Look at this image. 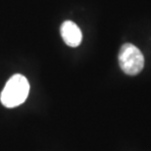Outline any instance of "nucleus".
Segmentation results:
<instances>
[{"mask_svg":"<svg viewBox=\"0 0 151 151\" xmlns=\"http://www.w3.org/2000/svg\"><path fill=\"white\" fill-rule=\"evenodd\" d=\"M119 64L123 72L129 76L139 74L144 67V57L141 51L132 43L122 45L118 55Z\"/></svg>","mask_w":151,"mask_h":151,"instance_id":"f03ea898","label":"nucleus"},{"mask_svg":"<svg viewBox=\"0 0 151 151\" xmlns=\"http://www.w3.org/2000/svg\"><path fill=\"white\" fill-rule=\"evenodd\" d=\"M29 92V83L26 77L16 74L9 78L3 88L0 100L7 108H14L26 101Z\"/></svg>","mask_w":151,"mask_h":151,"instance_id":"f257e3e1","label":"nucleus"},{"mask_svg":"<svg viewBox=\"0 0 151 151\" xmlns=\"http://www.w3.org/2000/svg\"><path fill=\"white\" fill-rule=\"evenodd\" d=\"M61 37L65 43L70 47H78L81 44L83 35L77 24L72 21H66L61 26Z\"/></svg>","mask_w":151,"mask_h":151,"instance_id":"7ed1b4c3","label":"nucleus"}]
</instances>
